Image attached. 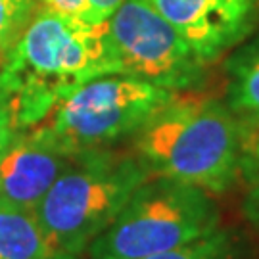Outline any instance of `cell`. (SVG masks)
I'll list each match as a JSON object with an SVG mask.
<instances>
[{
	"label": "cell",
	"mask_w": 259,
	"mask_h": 259,
	"mask_svg": "<svg viewBox=\"0 0 259 259\" xmlns=\"http://www.w3.org/2000/svg\"><path fill=\"white\" fill-rule=\"evenodd\" d=\"M255 133L227 102L179 93L135 137V152L154 177L215 196L238 183Z\"/></svg>",
	"instance_id": "2"
},
{
	"label": "cell",
	"mask_w": 259,
	"mask_h": 259,
	"mask_svg": "<svg viewBox=\"0 0 259 259\" xmlns=\"http://www.w3.org/2000/svg\"><path fill=\"white\" fill-rule=\"evenodd\" d=\"M19 133H23V131L19 129L18 119H16V110H14L12 98L0 87V154L18 139Z\"/></svg>",
	"instance_id": "13"
},
{
	"label": "cell",
	"mask_w": 259,
	"mask_h": 259,
	"mask_svg": "<svg viewBox=\"0 0 259 259\" xmlns=\"http://www.w3.org/2000/svg\"><path fill=\"white\" fill-rule=\"evenodd\" d=\"M125 75L108 21L93 23L37 8L27 29L0 67L21 131L37 127L56 104L89 81Z\"/></svg>",
	"instance_id": "1"
},
{
	"label": "cell",
	"mask_w": 259,
	"mask_h": 259,
	"mask_svg": "<svg viewBox=\"0 0 259 259\" xmlns=\"http://www.w3.org/2000/svg\"><path fill=\"white\" fill-rule=\"evenodd\" d=\"M221 213L211 194L150 177L87 248L89 259H144L215 232Z\"/></svg>",
	"instance_id": "4"
},
{
	"label": "cell",
	"mask_w": 259,
	"mask_h": 259,
	"mask_svg": "<svg viewBox=\"0 0 259 259\" xmlns=\"http://www.w3.org/2000/svg\"><path fill=\"white\" fill-rule=\"evenodd\" d=\"M38 8V0H0V64L18 45Z\"/></svg>",
	"instance_id": "12"
},
{
	"label": "cell",
	"mask_w": 259,
	"mask_h": 259,
	"mask_svg": "<svg viewBox=\"0 0 259 259\" xmlns=\"http://www.w3.org/2000/svg\"><path fill=\"white\" fill-rule=\"evenodd\" d=\"M179 93L133 75L89 81L56 104L35 131L69 156L137 137Z\"/></svg>",
	"instance_id": "5"
},
{
	"label": "cell",
	"mask_w": 259,
	"mask_h": 259,
	"mask_svg": "<svg viewBox=\"0 0 259 259\" xmlns=\"http://www.w3.org/2000/svg\"><path fill=\"white\" fill-rule=\"evenodd\" d=\"M242 215H244V219L250 223L251 227H255L259 231V177L255 179V183L248 188L246 196H244Z\"/></svg>",
	"instance_id": "16"
},
{
	"label": "cell",
	"mask_w": 259,
	"mask_h": 259,
	"mask_svg": "<svg viewBox=\"0 0 259 259\" xmlns=\"http://www.w3.org/2000/svg\"><path fill=\"white\" fill-rule=\"evenodd\" d=\"M38 8L69 16V18L84 19L87 14V0H38Z\"/></svg>",
	"instance_id": "14"
},
{
	"label": "cell",
	"mask_w": 259,
	"mask_h": 259,
	"mask_svg": "<svg viewBox=\"0 0 259 259\" xmlns=\"http://www.w3.org/2000/svg\"><path fill=\"white\" fill-rule=\"evenodd\" d=\"M251 154L255 157V161L259 163V129L255 133V139H253V146H251Z\"/></svg>",
	"instance_id": "17"
},
{
	"label": "cell",
	"mask_w": 259,
	"mask_h": 259,
	"mask_svg": "<svg viewBox=\"0 0 259 259\" xmlns=\"http://www.w3.org/2000/svg\"><path fill=\"white\" fill-rule=\"evenodd\" d=\"M150 177L137 152H83L69 159L33 213L56 250L77 259Z\"/></svg>",
	"instance_id": "3"
},
{
	"label": "cell",
	"mask_w": 259,
	"mask_h": 259,
	"mask_svg": "<svg viewBox=\"0 0 259 259\" xmlns=\"http://www.w3.org/2000/svg\"><path fill=\"white\" fill-rule=\"evenodd\" d=\"M125 0H87V14L84 19L93 23H104L119 8Z\"/></svg>",
	"instance_id": "15"
},
{
	"label": "cell",
	"mask_w": 259,
	"mask_h": 259,
	"mask_svg": "<svg viewBox=\"0 0 259 259\" xmlns=\"http://www.w3.org/2000/svg\"><path fill=\"white\" fill-rule=\"evenodd\" d=\"M207 65L255 31L259 0H150Z\"/></svg>",
	"instance_id": "7"
},
{
	"label": "cell",
	"mask_w": 259,
	"mask_h": 259,
	"mask_svg": "<svg viewBox=\"0 0 259 259\" xmlns=\"http://www.w3.org/2000/svg\"><path fill=\"white\" fill-rule=\"evenodd\" d=\"M227 104L246 119H259V33H251L227 60Z\"/></svg>",
	"instance_id": "10"
},
{
	"label": "cell",
	"mask_w": 259,
	"mask_h": 259,
	"mask_svg": "<svg viewBox=\"0 0 259 259\" xmlns=\"http://www.w3.org/2000/svg\"><path fill=\"white\" fill-rule=\"evenodd\" d=\"M144 259H246L244 244L232 232L217 229L200 240Z\"/></svg>",
	"instance_id": "11"
},
{
	"label": "cell",
	"mask_w": 259,
	"mask_h": 259,
	"mask_svg": "<svg viewBox=\"0 0 259 259\" xmlns=\"http://www.w3.org/2000/svg\"><path fill=\"white\" fill-rule=\"evenodd\" d=\"M0 259H65L33 211L0 205Z\"/></svg>",
	"instance_id": "9"
},
{
	"label": "cell",
	"mask_w": 259,
	"mask_h": 259,
	"mask_svg": "<svg viewBox=\"0 0 259 259\" xmlns=\"http://www.w3.org/2000/svg\"><path fill=\"white\" fill-rule=\"evenodd\" d=\"M123 73L173 93H192L205 81L207 64L150 0H125L108 19Z\"/></svg>",
	"instance_id": "6"
},
{
	"label": "cell",
	"mask_w": 259,
	"mask_h": 259,
	"mask_svg": "<svg viewBox=\"0 0 259 259\" xmlns=\"http://www.w3.org/2000/svg\"><path fill=\"white\" fill-rule=\"evenodd\" d=\"M71 157L35 131L19 133L0 154V205L35 211Z\"/></svg>",
	"instance_id": "8"
}]
</instances>
